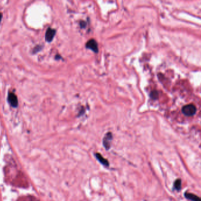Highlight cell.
Segmentation results:
<instances>
[{
    "label": "cell",
    "instance_id": "4",
    "mask_svg": "<svg viewBox=\"0 0 201 201\" xmlns=\"http://www.w3.org/2000/svg\"><path fill=\"white\" fill-rule=\"evenodd\" d=\"M8 100L13 107H17L18 106V99L15 94L13 93H9L8 96Z\"/></svg>",
    "mask_w": 201,
    "mask_h": 201
},
{
    "label": "cell",
    "instance_id": "1",
    "mask_svg": "<svg viewBox=\"0 0 201 201\" xmlns=\"http://www.w3.org/2000/svg\"><path fill=\"white\" fill-rule=\"evenodd\" d=\"M182 111L185 115L187 116H192L194 115L196 113V108L194 104H190L183 107L182 108Z\"/></svg>",
    "mask_w": 201,
    "mask_h": 201
},
{
    "label": "cell",
    "instance_id": "6",
    "mask_svg": "<svg viewBox=\"0 0 201 201\" xmlns=\"http://www.w3.org/2000/svg\"><path fill=\"white\" fill-rule=\"evenodd\" d=\"M95 156L96 157V158H97V159L103 165H104V167H109V161L107 159H106L105 158H104V157L102 155H101L99 153H96Z\"/></svg>",
    "mask_w": 201,
    "mask_h": 201
},
{
    "label": "cell",
    "instance_id": "8",
    "mask_svg": "<svg viewBox=\"0 0 201 201\" xmlns=\"http://www.w3.org/2000/svg\"><path fill=\"white\" fill-rule=\"evenodd\" d=\"M182 182L181 180L180 179H176L174 183V188L175 189H176L177 190H180L182 188Z\"/></svg>",
    "mask_w": 201,
    "mask_h": 201
},
{
    "label": "cell",
    "instance_id": "2",
    "mask_svg": "<svg viewBox=\"0 0 201 201\" xmlns=\"http://www.w3.org/2000/svg\"><path fill=\"white\" fill-rule=\"evenodd\" d=\"M112 138H113L112 133L110 132H109L106 135V136H104L103 139V146L106 148V150H109L110 148V142L111 141Z\"/></svg>",
    "mask_w": 201,
    "mask_h": 201
},
{
    "label": "cell",
    "instance_id": "3",
    "mask_svg": "<svg viewBox=\"0 0 201 201\" xmlns=\"http://www.w3.org/2000/svg\"><path fill=\"white\" fill-rule=\"evenodd\" d=\"M86 47L93 50L94 53H98V43L94 40L92 39L89 40L86 44Z\"/></svg>",
    "mask_w": 201,
    "mask_h": 201
},
{
    "label": "cell",
    "instance_id": "5",
    "mask_svg": "<svg viewBox=\"0 0 201 201\" xmlns=\"http://www.w3.org/2000/svg\"><path fill=\"white\" fill-rule=\"evenodd\" d=\"M56 34V30L51 29L50 28L48 29L46 33V36H45V38H46V40L48 42H50L52 40H53L54 36Z\"/></svg>",
    "mask_w": 201,
    "mask_h": 201
},
{
    "label": "cell",
    "instance_id": "7",
    "mask_svg": "<svg viewBox=\"0 0 201 201\" xmlns=\"http://www.w3.org/2000/svg\"><path fill=\"white\" fill-rule=\"evenodd\" d=\"M185 196L186 198L192 201H201L200 198L198 197L197 195H195L191 193H188V192H185Z\"/></svg>",
    "mask_w": 201,
    "mask_h": 201
},
{
    "label": "cell",
    "instance_id": "9",
    "mask_svg": "<svg viewBox=\"0 0 201 201\" xmlns=\"http://www.w3.org/2000/svg\"><path fill=\"white\" fill-rule=\"evenodd\" d=\"M2 17H3V15L1 13H0V21H1V19H2Z\"/></svg>",
    "mask_w": 201,
    "mask_h": 201
}]
</instances>
